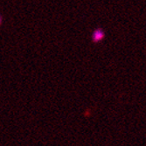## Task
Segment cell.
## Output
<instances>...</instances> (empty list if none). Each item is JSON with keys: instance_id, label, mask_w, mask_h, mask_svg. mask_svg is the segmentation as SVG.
<instances>
[{"instance_id": "cell-1", "label": "cell", "mask_w": 146, "mask_h": 146, "mask_svg": "<svg viewBox=\"0 0 146 146\" xmlns=\"http://www.w3.org/2000/svg\"><path fill=\"white\" fill-rule=\"evenodd\" d=\"M103 36V33L99 30V31H97V32H96L95 33H94V36H93V38H97L96 39V41H98V40H100V39L102 38V37Z\"/></svg>"}]
</instances>
